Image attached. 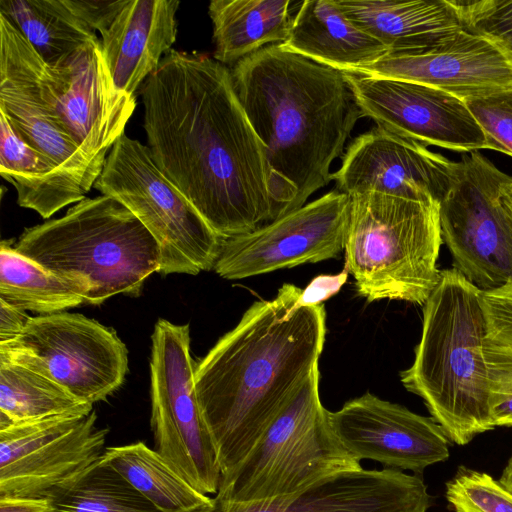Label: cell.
Returning <instances> with one entry per match:
<instances>
[{"mask_svg": "<svg viewBox=\"0 0 512 512\" xmlns=\"http://www.w3.org/2000/svg\"><path fill=\"white\" fill-rule=\"evenodd\" d=\"M231 75L266 150L275 220L333 180L331 165L363 113L345 72L281 44L238 61Z\"/></svg>", "mask_w": 512, "mask_h": 512, "instance_id": "cell-3", "label": "cell"}, {"mask_svg": "<svg viewBox=\"0 0 512 512\" xmlns=\"http://www.w3.org/2000/svg\"><path fill=\"white\" fill-rule=\"evenodd\" d=\"M102 458L161 512H198L212 505L213 497L196 490L141 441L107 447Z\"/></svg>", "mask_w": 512, "mask_h": 512, "instance_id": "cell-26", "label": "cell"}, {"mask_svg": "<svg viewBox=\"0 0 512 512\" xmlns=\"http://www.w3.org/2000/svg\"><path fill=\"white\" fill-rule=\"evenodd\" d=\"M93 187L123 204L154 237L158 273L197 275L214 268L223 239L160 171L148 146L124 133Z\"/></svg>", "mask_w": 512, "mask_h": 512, "instance_id": "cell-8", "label": "cell"}, {"mask_svg": "<svg viewBox=\"0 0 512 512\" xmlns=\"http://www.w3.org/2000/svg\"><path fill=\"white\" fill-rule=\"evenodd\" d=\"M328 421L344 448L356 459L414 474L450 456V441L432 418L377 396L364 395L328 411Z\"/></svg>", "mask_w": 512, "mask_h": 512, "instance_id": "cell-16", "label": "cell"}, {"mask_svg": "<svg viewBox=\"0 0 512 512\" xmlns=\"http://www.w3.org/2000/svg\"><path fill=\"white\" fill-rule=\"evenodd\" d=\"M360 468V461L344 448L329 424L316 368L244 460L221 478L215 497L233 502L270 500Z\"/></svg>", "mask_w": 512, "mask_h": 512, "instance_id": "cell-7", "label": "cell"}, {"mask_svg": "<svg viewBox=\"0 0 512 512\" xmlns=\"http://www.w3.org/2000/svg\"><path fill=\"white\" fill-rule=\"evenodd\" d=\"M492 150L512 157V85L464 100Z\"/></svg>", "mask_w": 512, "mask_h": 512, "instance_id": "cell-33", "label": "cell"}, {"mask_svg": "<svg viewBox=\"0 0 512 512\" xmlns=\"http://www.w3.org/2000/svg\"><path fill=\"white\" fill-rule=\"evenodd\" d=\"M293 4L289 0L211 1L213 58L234 65L264 47L284 43L294 17Z\"/></svg>", "mask_w": 512, "mask_h": 512, "instance_id": "cell-25", "label": "cell"}, {"mask_svg": "<svg viewBox=\"0 0 512 512\" xmlns=\"http://www.w3.org/2000/svg\"><path fill=\"white\" fill-rule=\"evenodd\" d=\"M486 318V337L512 349V281L504 286L481 292Z\"/></svg>", "mask_w": 512, "mask_h": 512, "instance_id": "cell-35", "label": "cell"}, {"mask_svg": "<svg viewBox=\"0 0 512 512\" xmlns=\"http://www.w3.org/2000/svg\"><path fill=\"white\" fill-rule=\"evenodd\" d=\"M15 248L91 305L117 294L138 295L160 263L154 237L130 210L106 195L84 198L64 216L25 229Z\"/></svg>", "mask_w": 512, "mask_h": 512, "instance_id": "cell-5", "label": "cell"}, {"mask_svg": "<svg viewBox=\"0 0 512 512\" xmlns=\"http://www.w3.org/2000/svg\"><path fill=\"white\" fill-rule=\"evenodd\" d=\"M0 299L44 315L85 304L70 284L21 254L9 240L0 244Z\"/></svg>", "mask_w": 512, "mask_h": 512, "instance_id": "cell-29", "label": "cell"}, {"mask_svg": "<svg viewBox=\"0 0 512 512\" xmlns=\"http://www.w3.org/2000/svg\"><path fill=\"white\" fill-rule=\"evenodd\" d=\"M351 199L335 189L236 237L223 239L215 272L243 279L336 258L345 248Z\"/></svg>", "mask_w": 512, "mask_h": 512, "instance_id": "cell-14", "label": "cell"}, {"mask_svg": "<svg viewBox=\"0 0 512 512\" xmlns=\"http://www.w3.org/2000/svg\"><path fill=\"white\" fill-rule=\"evenodd\" d=\"M510 179L478 151L465 153L439 203L453 268L481 292L512 281V211L502 192Z\"/></svg>", "mask_w": 512, "mask_h": 512, "instance_id": "cell-11", "label": "cell"}, {"mask_svg": "<svg viewBox=\"0 0 512 512\" xmlns=\"http://www.w3.org/2000/svg\"><path fill=\"white\" fill-rule=\"evenodd\" d=\"M456 165L416 140L376 126L351 142L332 177L348 196L377 192L439 205Z\"/></svg>", "mask_w": 512, "mask_h": 512, "instance_id": "cell-17", "label": "cell"}, {"mask_svg": "<svg viewBox=\"0 0 512 512\" xmlns=\"http://www.w3.org/2000/svg\"><path fill=\"white\" fill-rule=\"evenodd\" d=\"M48 499L52 512H161L103 458Z\"/></svg>", "mask_w": 512, "mask_h": 512, "instance_id": "cell-30", "label": "cell"}, {"mask_svg": "<svg viewBox=\"0 0 512 512\" xmlns=\"http://www.w3.org/2000/svg\"><path fill=\"white\" fill-rule=\"evenodd\" d=\"M445 497L455 512H512V493L487 473L459 466L446 482Z\"/></svg>", "mask_w": 512, "mask_h": 512, "instance_id": "cell-31", "label": "cell"}, {"mask_svg": "<svg viewBox=\"0 0 512 512\" xmlns=\"http://www.w3.org/2000/svg\"><path fill=\"white\" fill-rule=\"evenodd\" d=\"M352 73L416 82L463 100L512 85V65L504 55L466 30L426 49L387 54Z\"/></svg>", "mask_w": 512, "mask_h": 512, "instance_id": "cell-19", "label": "cell"}, {"mask_svg": "<svg viewBox=\"0 0 512 512\" xmlns=\"http://www.w3.org/2000/svg\"><path fill=\"white\" fill-rule=\"evenodd\" d=\"M498 481L512 493V453Z\"/></svg>", "mask_w": 512, "mask_h": 512, "instance_id": "cell-40", "label": "cell"}, {"mask_svg": "<svg viewBox=\"0 0 512 512\" xmlns=\"http://www.w3.org/2000/svg\"><path fill=\"white\" fill-rule=\"evenodd\" d=\"M363 117L395 134L458 152L491 149L466 102L406 80L345 72Z\"/></svg>", "mask_w": 512, "mask_h": 512, "instance_id": "cell-15", "label": "cell"}, {"mask_svg": "<svg viewBox=\"0 0 512 512\" xmlns=\"http://www.w3.org/2000/svg\"><path fill=\"white\" fill-rule=\"evenodd\" d=\"M0 512H52L48 498L0 497Z\"/></svg>", "mask_w": 512, "mask_h": 512, "instance_id": "cell-39", "label": "cell"}, {"mask_svg": "<svg viewBox=\"0 0 512 512\" xmlns=\"http://www.w3.org/2000/svg\"><path fill=\"white\" fill-rule=\"evenodd\" d=\"M107 433L94 410L0 428V497L48 498L102 458Z\"/></svg>", "mask_w": 512, "mask_h": 512, "instance_id": "cell-13", "label": "cell"}, {"mask_svg": "<svg viewBox=\"0 0 512 512\" xmlns=\"http://www.w3.org/2000/svg\"><path fill=\"white\" fill-rule=\"evenodd\" d=\"M488 369L489 404L495 427L512 426V349L486 337L484 345Z\"/></svg>", "mask_w": 512, "mask_h": 512, "instance_id": "cell-34", "label": "cell"}, {"mask_svg": "<svg viewBox=\"0 0 512 512\" xmlns=\"http://www.w3.org/2000/svg\"><path fill=\"white\" fill-rule=\"evenodd\" d=\"M487 335L481 291L454 268L440 279L423 308L422 333L412 365L400 373L449 441L466 445L495 428L489 404Z\"/></svg>", "mask_w": 512, "mask_h": 512, "instance_id": "cell-4", "label": "cell"}, {"mask_svg": "<svg viewBox=\"0 0 512 512\" xmlns=\"http://www.w3.org/2000/svg\"><path fill=\"white\" fill-rule=\"evenodd\" d=\"M85 403L59 384L23 366L0 360V428L55 416L88 414Z\"/></svg>", "mask_w": 512, "mask_h": 512, "instance_id": "cell-28", "label": "cell"}, {"mask_svg": "<svg viewBox=\"0 0 512 512\" xmlns=\"http://www.w3.org/2000/svg\"><path fill=\"white\" fill-rule=\"evenodd\" d=\"M502 192H503V191H502ZM503 197H504V199H505V201H506L507 205L509 206V208H510V209H511V211H512V199H511V198H509L508 196H506L504 193H503Z\"/></svg>", "mask_w": 512, "mask_h": 512, "instance_id": "cell-42", "label": "cell"}, {"mask_svg": "<svg viewBox=\"0 0 512 512\" xmlns=\"http://www.w3.org/2000/svg\"><path fill=\"white\" fill-rule=\"evenodd\" d=\"M151 339L150 423L155 450L196 490L215 496L222 472L195 392L190 327L158 319Z\"/></svg>", "mask_w": 512, "mask_h": 512, "instance_id": "cell-10", "label": "cell"}, {"mask_svg": "<svg viewBox=\"0 0 512 512\" xmlns=\"http://www.w3.org/2000/svg\"><path fill=\"white\" fill-rule=\"evenodd\" d=\"M0 14L50 66L99 39L63 0H0Z\"/></svg>", "mask_w": 512, "mask_h": 512, "instance_id": "cell-27", "label": "cell"}, {"mask_svg": "<svg viewBox=\"0 0 512 512\" xmlns=\"http://www.w3.org/2000/svg\"><path fill=\"white\" fill-rule=\"evenodd\" d=\"M0 360L28 368L92 405L116 391L128 371V350L112 328L68 312L30 317L18 336L0 343Z\"/></svg>", "mask_w": 512, "mask_h": 512, "instance_id": "cell-12", "label": "cell"}, {"mask_svg": "<svg viewBox=\"0 0 512 512\" xmlns=\"http://www.w3.org/2000/svg\"><path fill=\"white\" fill-rule=\"evenodd\" d=\"M0 112L34 149L45 155L86 193L101 174L58 126L43 103L0 15Z\"/></svg>", "mask_w": 512, "mask_h": 512, "instance_id": "cell-20", "label": "cell"}, {"mask_svg": "<svg viewBox=\"0 0 512 512\" xmlns=\"http://www.w3.org/2000/svg\"><path fill=\"white\" fill-rule=\"evenodd\" d=\"M8 25L46 108L101 173L136 107L135 96L115 87L101 41L87 43L63 62L50 66L9 20Z\"/></svg>", "mask_w": 512, "mask_h": 512, "instance_id": "cell-9", "label": "cell"}, {"mask_svg": "<svg viewBox=\"0 0 512 512\" xmlns=\"http://www.w3.org/2000/svg\"><path fill=\"white\" fill-rule=\"evenodd\" d=\"M65 5L94 31L104 33L115 20L128 0H63Z\"/></svg>", "mask_w": 512, "mask_h": 512, "instance_id": "cell-36", "label": "cell"}, {"mask_svg": "<svg viewBox=\"0 0 512 512\" xmlns=\"http://www.w3.org/2000/svg\"><path fill=\"white\" fill-rule=\"evenodd\" d=\"M31 316L0 299V343L18 336Z\"/></svg>", "mask_w": 512, "mask_h": 512, "instance_id": "cell-38", "label": "cell"}, {"mask_svg": "<svg viewBox=\"0 0 512 512\" xmlns=\"http://www.w3.org/2000/svg\"><path fill=\"white\" fill-rule=\"evenodd\" d=\"M466 31L490 41L512 65V0H453Z\"/></svg>", "mask_w": 512, "mask_h": 512, "instance_id": "cell-32", "label": "cell"}, {"mask_svg": "<svg viewBox=\"0 0 512 512\" xmlns=\"http://www.w3.org/2000/svg\"><path fill=\"white\" fill-rule=\"evenodd\" d=\"M503 193L512 199V177L502 186Z\"/></svg>", "mask_w": 512, "mask_h": 512, "instance_id": "cell-41", "label": "cell"}, {"mask_svg": "<svg viewBox=\"0 0 512 512\" xmlns=\"http://www.w3.org/2000/svg\"><path fill=\"white\" fill-rule=\"evenodd\" d=\"M285 49L315 62L352 73L388 54L375 37L355 25L335 0L300 2Z\"/></svg>", "mask_w": 512, "mask_h": 512, "instance_id": "cell-23", "label": "cell"}, {"mask_svg": "<svg viewBox=\"0 0 512 512\" xmlns=\"http://www.w3.org/2000/svg\"><path fill=\"white\" fill-rule=\"evenodd\" d=\"M348 270L335 275H318L302 290L294 309L317 306L337 294L348 278Z\"/></svg>", "mask_w": 512, "mask_h": 512, "instance_id": "cell-37", "label": "cell"}, {"mask_svg": "<svg viewBox=\"0 0 512 512\" xmlns=\"http://www.w3.org/2000/svg\"><path fill=\"white\" fill-rule=\"evenodd\" d=\"M179 4L177 0H128L101 34L104 59L120 92L135 96L172 50Z\"/></svg>", "mask_w": 512, "mask_h": 512, "instance_id": "cell-21", "label": "cell"}, {"mask_svg": "<svg viewBox=\"0 0 512 512\" xmlns=\"http://www.w3.org/2000/svg\"><path fill=\"white\" fill-rule=\"evenodd\" d=\"M388 54L435 46L465 30L453 0H335Z\"/></svg>", "mask_w": 512, "mask_h": 512, "instance_id": "cell-22", "label": "cell"}, {"mask_svg": "<svg viewBox=\"0 0 512 512\" xmlns=\"http://www.w3.org/2000/svg\"><path fill=\"white\" fill-rule=\"evenodd\" d=\"M301 292L287 283L275 298L253 303L194 364L195 392L222 477L244 460L318 368L325 309L323 304L294 309Z\"/></svg>", "mask_w": 512, "mask_h": 512, "instance_id": "cell-2", "label": "cell"}, {"mask_svg": "<svg viewBox=\"0 0 512 512\" xmlns=\"http://www.w3.org/2000/svg\"><path fill=\"white\" fill-rule=\"evenodd\" d=\"M140 93L155 164L219 237L273 220L266 150L226 65L172 49Z\"/></svg>", "mask_w": 512, "mask_h": 512, "instance_id": "cell-1", "label": "cell"}, {"mask_svg": "<svg viewBox=\"0 0 512 512\" xmlns=\"http://www.w3.org/2000/svg\"><path fill=\"white\" fill-rule=\"evenodd\" d=\"M0 174L14 186L18 205L43 219L86 198L85 190L30 146L1 112Z\"/></svg>", "mask_w": 512, "mask_h": 512, "instance_id": "cell-24", "label": "cell"}, {"mask_svg": "<svg viewBox=\"0 0 512 512\" xmlns=\"http://www.w3.org/2000/svg\"><path fill=\"white\" fill-rule=\"evenodd\" d=\"M350 199L345 268L358 294L424 305L441 273L439 205L377 192Z\"/></svg>", "mask_w": 512, "mask_h": 512, "instance_id": "cell-6", "label": "cell"}, {"mask_svg": "<svg viewBox=\"0 0 512 512\" xmlns=\"http://www.w3.org/2000/svg\"><path fill=\"white\" fill-rule=\"evenodd\" d=\"M431 505L422 475L360 468L270 500L233 502L213 497L212 505L198 512H428Z\"/></svg>", "mask_w": 512, "mask_h": 512, "instance_id": "cell-18", "label": "cell"}]
</instances>
